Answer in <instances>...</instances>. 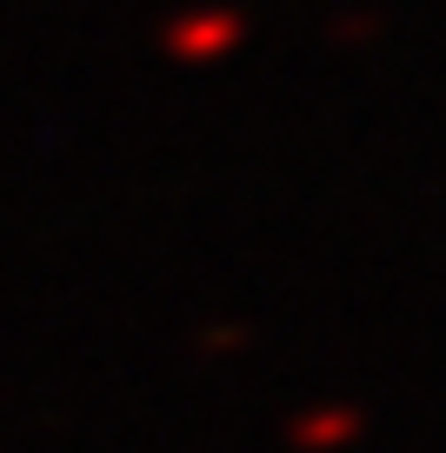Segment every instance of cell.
<instances>
[{"mask_svg":"<svg viewBox=\"0 0 446 453\" xmlns=\"http://www.w3.org/2000/svg\"><path fill=\"white\" fill-rule=\"evenodd\" d=\"M247 41V20L227 14V7H194V14L167 20V34H160V47H167L173 60H227L234 47Z\"/></svg>","mask_w":446,"mask_h":453,"instance_id":"obj_1","label":"cell"},{"mask_svg":"<svg viewBox=\"0 0 446 453\" xmlns=\"http://www.w3.org/2000/svg\"><path fill=\"white\" fill-rule=\"evenodd\" d=\"M353 434H360V413H353V407H307L300 420L287 426V440H293V447H307V453L347 447Z\"/></svg>","mask_w":446,"mask_h":453,"instance_id":"obj_2","label":"cell"}]
</instances>
